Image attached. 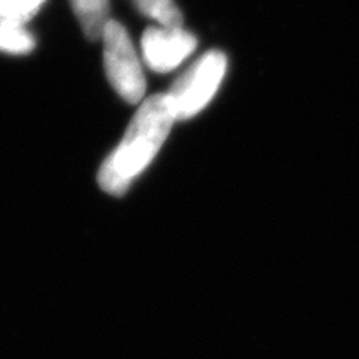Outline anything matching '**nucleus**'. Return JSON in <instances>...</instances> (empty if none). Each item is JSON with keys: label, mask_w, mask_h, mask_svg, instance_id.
Segmentation results:
<instances>
[{"label": "nucleus", "mask_w": 359, "mask_h": 359, "mask_svg": "<svg viewBox=\"0 0 359 359\" xmlns=\"http://www.w3.org/2000/svg\"><path fill=\"white\" fill-rule=\"evenodd\" d=\"M198 45V39L183 27H149L142 33L141 53L151 71L165 74L182 65Z\"/></svg>", "instance_id": "obj_4"}, {"label": "nucleus", "mask_w": 359, "mask_h": 359, "mask_svg": "<svg viewBox=\"0 0 359 359\" xmlns=\"http://www.w3.org/2000/svg\"><path fill=\"white\" fill-rule=\"evenodd\" d=\"M69 2L86 38L90 41L102 39V33L111 20L108 0H69Z\"/></svg>", "instance_id": "obj_5"}, {"label": "nucleus", "mask_w": 359, "mask_h": 359, "mask_svg": "<svg viewBox=\"0 0 359 359\" xmlns=\"http://www.w3.org/2000/svg\"><path fill=\"white\" fill-rule=\"evenodd\" d=\"M35 38L26 29V25L0 22V51L6 54L22 55L35 48Z\"/></svg>", "instance_id": "obj_7"}, {"label": "nucleus", "mask_w": 359, "mask_h": 359, "mask_svg": "<svg viewBox=\"0 0 359 359\" xmlns=\"http://www.w3.org/2000/svg\"><path fill=\"white\" fill-rule=\"evenodd\" d=\"M228 59L222 51H208L174 81L170 99L175 120L192 118L204 109L226 75Z\"/></svg>", "instance_id": "obj_2"}, {"label": "nucleus", "mask_w": 359, "mask_h": 359, "mask_svg": "<svg viewBox=\"0 0 359 359\" xmlns=\"http://www.w3.org/2000/svg\"><path fill=\"white\" fill-rule=\"evenodd\" d=\"M140 13L165 27H183V15L174 0H130Z\"/></svg>", "instance_id": "obj_6"}, {"label": "nucleus", "mask_w": 359, "mask_h": 359, "mask_svg": "<svg viewBox=\"0 0 359 359\" xmlns=\"http://www.w3.org/2000/svg\"><path fill=\"white\" fill-rule=\"evenodd\" d=\"M47 0H0V22L26 25Z\"/></svg>", "instance_id": "obj_8"}, {"label": "nucleus", "mask_w": 359, "mask_h": 359, "mask_svg": "<svg viewBox=\"0 0 359 359\" xmlns=\"http://www.w3.org/2000/svg\"><path fill=\"white\" fill-rule=\"evenodd\" d=\"M102 42L104 66L109 84L128 104H141L147 81L129 33L118 21L109 20L102 33Z\"/></svg>", "instance_id": "obj_3"}, {"label": "nucleus", "mask_w": 359, "mask_h": 359, "mask_svg": "<svg viewBox=\"0 0 359 359\" xmlns=\"http://www.w3.org/2000/svg\"><path fill=\"white\" fill-rule=\"evenodd\" d=\"M174 121L177 120L166 95L144 99L118 147L100 166L97 174L100 189L114 196L125 195L135 178L159 153Z\"/></svg>", "instance_id": "obj_1"}]
</instances>
